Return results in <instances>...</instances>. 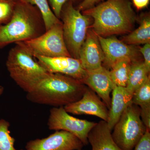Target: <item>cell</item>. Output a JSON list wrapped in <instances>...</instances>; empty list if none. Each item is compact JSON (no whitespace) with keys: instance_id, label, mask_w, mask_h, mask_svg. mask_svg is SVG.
I'll list each match as a JSON object with an SVG mask.
<instances>
[{"instance_id":"ba28073f","label":"cell","mask_w":150,"mask_h":150,"mask_svg":"<svg viewBox=\"0 0 150 150\" xmlns=\"http://www.w3.org/2000/svg\"><path fill=\"white\" fill-rule=\"evenodd\" d=\"M96 124L73 117L66 111L64 106L51 108L47 123L50 130L69 132L79 138L84 146L88 144V136Z\"/></svg>"},{"instance_id":"5bb4252c","label":"cell","mask_w":150,"mask_h":150,"mask_svg":"<svg viewBox=\"0 0 150 150\" xmlns=\"http://www.w3.org/2000/svg\"><path fill=\"white\" fill-rule=\"evenodd\" d=\"M79 59L86 71L95 69L102 66L104 54L98 36L92 30H88L80 51Z\"/></svg>"},{"instance_id":"9c48e42d","label":"cell","mask_w":150,"mask_h":150,"mask_svg":"<svg viewBox=\"0 0 150 150\" xmlns=\"http://www.w3.org/2000/svg\"><path fill=\"white\" fill-rule=\"evenodd\" d=\"M98 36L104 55L102 66L107 69L123 59L137 61L139 51L134 45H128L114 36Z\"/></svg>"},{"instance_id":"e0dca14e","label":"cell","mask_w":150,"mask_h":150,"mask_svg":"<svg viewBox=\"0 0 150 150\" xmlns=\"http://www.w3.org/2000/svg\"><path fill=\"white\" fill-rule=\"evenodd\" d=\"M149 73L144 62L138 61L132 62L126 87L128 91L133 95L135 91L149 76Z\"/></svg>"},{"instance_id":"4dcf8cb0","label":"cell","mask_w":150,"mask_h":150,"mask_svg":"<svg viewBox=\"0 0 150 150\" xmlns=\"http://www.w3.org/2000/svg\"><path fill=\"white\" fill-rule=\"evenodd\" d=\"M12 1H13L15 2H17L18 1H20V0H12Z\"/></svg>"},{"instance_id":"3957f363","label":"cell","mask_w":150,"mask_h":150,"mask_svg":"<svg viewBox=\"0 0 150 150\" xmlns=\"http://www.w3.org/2000/svg\"><path fill=\"white\" fill-rule=\"evenodd\" d=\"M46 31L39 10L35 6L20 0L16 3L9 22L0 26V48L11 43L32 40Z\"/></svg>"},{"instance_id":"7a4b0ae2","label":"cell","mask_w":150,"mask_h":150,"mask_svg":"<svg viewBox=\"0 0 150 150\" xmlns=\"http://www.w3.org/2000/svg\"><path fill=\"white\" fill-rule=\"evenodd\" d=\"M87 87L66 75L48 73L27 93L28 100L54 107L65 106L80 99Z\"/></svg>"},{"instance_id":"d6986e66","label":"cell","mask_w":150,"mask_h":150,"mask_svg":"<svg viewBox=\"0 0 150 150\" xmlns=\"http://www.w3.org/2000/svg\"><path fill=\"white\" fill-rule=\"evenodd\" d=\"M132 62L129 59L117 62L111 68L110 78L115 86L126 87Z\"/></svg>"},{"instance_id":"52a82bcc","label":"cell","mask_w":150,"mask_h":150,"mask_svg":"<svg viewBox=\"0 0 150 150\" xmlns=\"http://www.w3.org/2000/svg\"><path fill=\"white\" fill-rule=\"evenodd\" d=\"M33 57H71L63 36L62 22L54 25L39 37L15 43Z\"/></svg>"},{"instance_id":"f1b7e54d","label":"cell","mask_w":150,"mask_h":150,"mask_svg":"<svg viewBox=\"0 0 150 150\" xmlns=\"http://www.w3.org/2000/svg\"><path fill=\"white\" fill-rule=\"evenodd\" d=\"M134 6L137 9H142L149 5L150 0H132Z\"/></svg>"},{"instance_id":"9a60e30c","label":"cell","mask_w":150,"mask_h":150,"mask_svg":"<svg viewBox=\"0 0 150 150\" xmlns=\"http://www.w3.org/2000/svg\"><path fill=\"white\" fill-rule=\"evenodd\" d=\"M112 97L108 110V126L112 131L114 126L126 108L132 104L133 94L126 87L115 86L112 92Z\"/></svg>"},{"instance_id":"30bf717a","label":"cell","mask_w":150,"mask_h":150,"mask_svg":"<svg viewBox=\"0 0 150 150\" xmlns=\"http://www.w3.org/2000/svg\"><path fill=\"white\" fill-rule=\"evenodd\" d=\"M84 146L75 135L61 130L43 139L30 140L24 150H80Z\"/></svg>"},{"instance_id":"484cf974","label":"cell","mask_w":150,"mask_h":150,"mask_svg":"<svg viewBox=\"0 0 150 150\" xmlns=\"http://www.w3.org/2000/svg\"><path fill=\"white\" fill-rule=\"evenodd\" d=\"M140 117L146 129L150 130V104L139 106Z\"/></svg>"},{"instance_id":"5b68a950","label":"cell","mask_w":150,"mask_h":150,"mask_svg":"<svg viewBox=\"0 0 150 150\" xmlns=\"http://www.w3.org/2000/svg\"><path fill=\"white\" fill-rule=\"evenodd\" d=\"M90 18L75 8L72 1L66 3L62 8L60 19L64 40L71 57L75 59H79L81 47L90 26Z\"/></svg>"},{"instance_id":"cb8c5ba5","label":"cell","mask_w":150,"mask_h":150,"mask_svg":"<svg viewBox=\"0 0 150 150\" xmlns=\"http://www.w3.org/2000/svg\"><path fill=\"white\" fill-rule=\"evenodd\" d=\"M77 0H48L51 10L58 18L60 19L61 11L63 6L69 1H74Z\"/></svg>"},{"instance_id":"83f0119b","label":"cell","mask_w":150,"mask_h":150,"mask_svg":"<svg viewBox=\"0 0 150 150\" xmlns=\"http://www.w3.org/2000/svg\"><path fill=\"white\" fill-rule=\"evenodd\" d=\"M101 0H83L77 7V9L80 11H83L94 6L97 3Z\"/></svg>"},{"instance_id":"6da1fadb","label":"cell","mask_w":150,"mask_h":150,"mask_svg":"<svg viewBox=\"0 0 150 150\" xmlns=\"http://www.w3.org/2000/svg\"><path fill=\"white\" fill-rule=\"evenodd\" d=\"M82 13L93 18V24L89 28L104 38L130 33L136 20L129 0H107Z\"/></svg>"},{"instance_id":"8fae6325","label":"cell","mask_w":150,"mask_h":150,"mask_svg":"<svg viewBox=\"0 0 150 150\" xmlns=\"http://www.w3.org/2000/svg\"><path fill=\"white\" fill-rule=\"evenodd\" d=\"M34 58L48 72L66 75L82 83L86 76L87 71L79 59L71 57L50 58L39 56Z\"/></svg>"},{"instance_id":"7c38bea8","label":"cell","mask_w":150,"mask_h":150,"mask_svg":"<svg viewBox=\"0 0 150 150\" xmlns=\"http://www.w3.org/2000/svg\"><path fill=\"white\" fill-rule=\"evenodd\" d=\"M65 110L74 115H90L96 116L107 122L108 108L100 98L88 87L81 98L64 106Z\"/></svg>"},{"instance_id":"277c9868","label":"cell","mask_w":150,"mask_h":150,"mask_svg":"<svg viewBox=\"0 0 150 150\" xmlns=\"http://www.w3.org/2000/svg\"><path fill=\"white\" fill-rule=\"evenodd\" d=\"M6 67L11 77L26 93L49 73L32 55L17 44L10 50Z\"/></svg>"},{"instance_id":"8992f818","label":"cell","mask_w":150,"mask_h":150,"mask_svg":"<svg viewBox=\"0 0 150 150\" xmlns=\"http://www.w3.org/2000/svg\"><path fill=\"white\" fill-rule=\"evenodd\" d=\"M146 129L140 117L139 106L132 103L121 115L111 134L121 150H133Z\"/></svg>"},{"instance_id":"7402d4cb","label":"cell","mask_w":150,"mask_h":150,"mask_svg":"<svg viewBox=\"0 0 150 150\" xmlns=\"http://www.w3.org/2000/svg\"><path fill=\"white\" fill-rule=\"evenodd\" d=\"M132 102L133 104L139 106L150 104V76L134 92L132 97Z\"/></svg>"},{"instance_id":"ac0fdd59","label":"cell","mask_w":150,"mask_h":150,"mask_svg":"<svg viewBox=\"0 0 150 150\" xmlns=\"http://www.w3.org/2000/svg\"><path fill=\"white\" fill-rule=\"evenodd\" d=\"M122 41L128 45L150 43V18L147 15L142 19L139 27L123 38Z\"/></svg>"},{"instance_id":"f546056e","label":"cell","mask_w":150,"mask_h":150,"mask_svg":"<svg viewBox=\"0 0 150 150\" xmlns=\"http://www.w3.org/2000/svg\"><path fill=\"white\" fill-rule=\"evenodd\" d=\"M4 87L3 86L0 85V97H1V96L3 94V93L4 92Z\"/></svg>"},{"instance_id":"2e32d148","label":"cell","mask_w":150,"mask_h":150,"mask_svg":"<svg viewBox=\"0 0 150 150\" xmlns=\"http://www.w3.org/2000/svg\"><path fill=\"white\" fill-rule=\"evenodd\" d=\"M111 134L106 121L101 120L96 123L88 136L92 150H122L114 142Z\"/></svg>"},{"instance_id":"603a6c76","label":"cell","mask_w":150,"mask_h":150,"mask_svg":"<svg viewBox=\"0 0 150 150\" xmlns=\"http://www.w3.org/2000/svg\"><path fill=\"white\" fill-rule=\"evenodd\" d=\"M16 2L12 0H0V26L10 21Z\"/></svg>"},{"instance_id":"44dd1931","label":"cell","mask_w":150,"mask_h":150,"mask_svg":"<svg viewBox=\"0 0 150 150\" xmlns=\"http://www.w3.org/2000/svg\"><path fill=\"white\" fill-rule=\"evenodd\" d=\"M8 121L0 119V150H17L15 148V139L11 135Z\"/></svg>"},{"instance_id":"4316f807","label":"cell","mask_w":150,"mask_h":150,"mask_svg":"<svg viewBox=\"0 0 150 150\" xmlns=\"http://www.w3.org/2000/svg\"><path fill=\"white\" fill-rule=\"evenodd\" d=\"M144 58V63L149 71H150V43L145 44L139 50Z\"/></svg>"},{"instance_id":"1f68e13d","label":"cell","mask_w":150,"mask_h":150,"mask_svg":"<svg viewBox=\"0 0 150 150\" xmlns=\"http://www.w3.org/2000/svg\"><path fill=\"white\" fill-rule=\"evenodd\" d=\"M82 150V149H81V150Z\"/></svg>"},{"instance_id":"4fadbf2b","label":"cell","mask_w":150,"mask_h":150,"mask_svg":"<svg viewBox=\"0 0 150 150\" xmlns=\"http://www.w3.org/2000/svg\"><path fill=\"white\" fill-rule=\"evenodd\" d=\"M83 83L97 94L109 110L111 103L110 94L115 87L109 70L102 66L95 69L87 71L86 76Z\"/></svg>"},{"instance_id":"ffe728a7","label":"cell","mask_w":150,"mask_h":150,"mask_svg":"<svg viewBox=\"0 0 150 150\" xmlns=\"http://www.w3.org/2000/svg\"><path fill=\"white\" fill-rule=\"evenodd\" d=\"M35 6L42 14L46 25V31L54 25L62 22L51 10L48 0H22Z\"/></svg>"},{"instance_id":"d4e9b609","label":"cell","mask_w":150,"mask_h":150,"mask_svg":"<svg viewBox=\"0 0 150 150\" xmlns=\"http://www.w3.org/2000/svg\"><path fill=\"white\" fill-rule=\"evenodd\" d=\"M150 130L146 129L144 136L137 143L134 150H150Z\"/></svg>"}]
</instances>
